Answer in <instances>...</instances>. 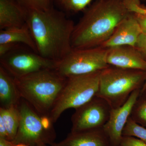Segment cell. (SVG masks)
Masks as SVG:
<instances>
[{
  "mask_svg": "<svg viewBox=\"0 0 146 146\" xmlns=\"http://www.w3.org/2000/svg\"><path fill=\"white\" fill-rule=\"evenodd\" d=\"M26 10V23L42 57L59 62L72 50L75 25L66 14L52 6L45 10Z\"/></svg>",
  "mask_w": 146,
  "mask_h": 146,
  "instance_id": "6da1fadb",
  "label": "cell"
},
{
  "mask_svg": "<svg viewBox=\"0 0 146 146\" xmlns=\"http://www.w3.org/2000/svg\"><path fill=\"white\" fill-rule=\"evenodd\" d=\"M131 12L125 0H98L84 10L72 37L74 49L101 46Z\"/></svg>",
  "mask_w": 146,
  "mask_h": 146,
  "instance_id": "7a4b0ae2",
  "label": "cell"
},
{
  "mask_svg": "<svg viewBox=\"0 0 146 146\" xmlns=\"http://www.w3.org/2000/svg\"><path fill=\"white\" fill-rule=\"evenodd\" d=\"M14 79L21 98L40 114L50 115L67 78L47 69Z\"/></svg>",
  "mask_w": 146,
  "mask_h": 146,
  "instance_id": "3957f363",
  "label": "cell"
},
{
  "mask_svg": "<svg viewBox=\"0 0 146 146\" xmlns=\"http://www.w3.org/2000/svg\"><path fill=\"white\" fill-rule=\"evenodd\" d=\"M146 71L109 65L101 71L97 96L105 100L112 108L121 106L133 91L142 89Z\"/></svg>",
  "mask_w": 146,
  "mask_h": 146,
  "instance_id": "277c9868",
  "label": "cell"
},
{
  "mask_svg": "<svg viewBox=\"0 0 146 146\" xmlns=\"http://www.w3.org/2000/svg\"><path fill=\"white\" fill-rule=\"evenodd\" d=\"M101 71L67 78L50 114L53 122H56L65 110L76 109L96 96L99 87Z\"/></svg>",
  "mask_w": 146,
  "mask_h": 146,
  "instance_id": "5b68a950",
  "label": "cell"
},
{
  "mask_svg": "<svg viewBox=\"0 0 146 146\" xmlns=\"http://www.w3.org/2000/svg\"><path fill=\"white\" fill-rule=\"evenodd\" d=\"M18 108L21 121L18 132L12 143L36 146L44 143L52 145L56 137L54 123L49 115H42L23 99Z\"/></svg>",
  "mask_w": 146,
  "mask_h": 146,
  "instance_id": "8992f818",
  "label": "cell"
},
{
  "mask_svg": "<svg viewBox=\"0 0 146 146\" xmlns=\"http://www.w3.org/2000/svg\"><path fill=\"white\" fill-rule=\"evenodd\" d=\"M108 49L101 46L74 49L58 62L56 70L64 77L82 75L99 72L109 65Z\"/></svg>",
  "mask_w": 146,
  "mask_h": 146,
  "instance_id": "52a82bcc",
  "label": "cell"
},
{
  "mask_svg": "<svg viewBox=\"0 0 146 146\" xmlns=\"http://www.w3.org/2000/svg\"><path fill=\"white\" fill-rule=\"evenodd\" d=\"M17 48L0 58L1 66L13 78H19L45 69H56L58 62L42 57L33 52Z\"/></svg>",
  "mask_w": 146,
  "mask_h": 146,
  "instance_id": "ba28073f",
  "label": "cell"
},
{
  "mask_svg": "<svg viewBox=\"0 0 146 146\" xmlns=\"http://www.w3.org/2000/svg\"><path fill=\"white\" fill-rule=\"evenodd\" d=\"M112 108L105 100L94 97L75 109L71 117V132L103 128L107 122Z\"/></svg>",
  "mask_w": 146,
  "mask_h": 146,
  "instance_id": "9c48e42d",
  "label": "cell"
},
{
  "mask_svg": "<svg viewBox=\"0 0 146 146\" xmlns=\"http://www.w3.org/2000/svg\"><path fill=\"white\" fill-rule=\"evenodd\" d=\"M141 92V89L133 91L124 104L121 107L111 110L109 119L103 127L111 146H120L123 130Z\"/></svg>",
  "mask_w": 146,
  "mask_h": 146,
  "instance_id": "30bf717a",
  "label": "cell"
},
{
  "mask_svg": "<svg viewBox=\"0 0 146 146\" xmlns=\"http://www.w3.org/2000/svg\"><path fill=\"white\" fill-rule=\"evenodd\" d=\"M142 33L136 15L131 12L120 23L112 35L101 46L107 49L122 46L135 47Z\"/></svg>",
  "mask_w": 146,
  "mask_h": 146,
  "instance_id": "8fae6325",
  "label": "cell"
},
{
  "mask_svg": "<svg viewBox=\"0 0 146 146\" xmlns=\"http://www.w3.org/2000/svg\"><path fill=\"white\" fill-rule=\"evenodd\" d=\"M108 64L122 69L146 71V61L136 47L122 46L108 49Z\"/></svg>",
  "mask_w": 146,
  "mask_h": 146,
  "instance_id": "7c38bea8",
  "label": "cell"
},
{
  "mask_svg": "<svg viewBox=\"0 0 146 146\" xmlns=\"http://www.w3.org/2000/svg\"><path fill=\"white\" fill-rule=\"evenodd\" d=\"M54 146H111L103 127L70 132L66 138Z\"/></svg>",
  "mask_w": 146,
  "mask_h": 146,
  "instance_id": "4fadbf2b",
  "label": "cell"
},
{
  "mask_svg": "<svg viewBox=\"0 0 146 146\" xmlns=\"http://www.w3.org/2000/svg\"><path fill=\"white\" fill-rule=\"evenodd\" d=\"M26 10L17 0H0L1 30L23 26L26 24Z\"/></svg>",
  "mask_w": 146,
  "mask_h": 146,
  "instance_id": "5bb4252c",
  "label": "cell"
},
{
  "mask_svg": "<svg viewBox=\"0 0 146 146\" xmlns=\"http://www.w3.org/2000/svg\"><path fill=\"white\" fill-rule=\"evenodd\" d=\"M21 98L14 78L0 65V108L18 106Z\"/></svg>",
  "mask_w": 146,
  "mask_h": 146,
  "instance_id": "9a60e30c",
  "label": "cell"
},
{
  "mask_svg": "<svg viewBox=\"0 0 146 146\" xmlns=\"http://www.w3.org/2000/svg\"><path fill=\"white\" fill-rule=\"evenodd\" d=\"M6 43L23 44L37 53L35 42L26 23L23 26L1 30L0 44Z\"/></svg>",
  "mask_w": 146,
  "mask_h": 146,
  "instance_id": "2e32d148",
  "label": "cell"
},
{
  "mask_svg": "<svg viewBox=\"0 0 146 146\" xmlns=\"http://www.w3.org/2000/svg\"><path fill=\"white\" fill-rule=\"evenodd\" d=\"M0 117L2 118L6 128L7 140L12 142L17 134L21 121L18 106L7 108H0Z\"/></svg>",
  "mask_w": 146,
  "mask_h": 146,
  "instance_id": "e0dca14e",
  "label": "cell"
},
{
  "mask_svg": "<svg viewBox=\"0 0 146 146\" xmlns=\"http://www.w3.org/2000/svg\"><path fill=\"white\" fill-rule=\"evenodd\" d=\"M92 0H54L55 3L65 13H76L85 10Z\"/></svg>",
  "mask_w": 146,
  "mask_h": 146,
  "instance_id": "ac0fdd59",
  "label": "cell"
},
{
  "mask_svg": "<svg viewBox=\"0 0 146 146\" xmlns=\"http://www.w3.org/2000/svg\"><path fill=\"white\" fill-rule=\"evenodd\" d=\"M130 117L133 121L146 128V98L140 94L134 104Z\"/></svg>",
  "mask_w": 146,
  "mask_h": 146,
  "instance_id": "d6986e66",
  "label": "cell"
},
{
  "mask_svg": "<svg viewBox=\"0 0 146 146\" xmlns=\"http://www.w3.org/2000/svg\"><path fill=\"white\" fill-rule=\"evenodd\" d=\"M122 135L136 137L146 143V128L133 121L130 117L124 128Z\"/></svg>",
  "mask_w": 146,
  "mask_h": 146,
  "instance_id": "ffe728a7",
  "label": "cell"
},
{
  "mask_svg": "<svg viewBox=\"0 0 146 146\" xmlns=\"http://www.w3.org/2000/svg\"><path fill=\"white\" fill-rule=\"evenodd\" d=\"M25 9L45 10L52 6V0H17Z\"/></svg>",
  "mask_w": 146,
  "mask_h": 146,
  "instance_id": "44dd1931",
  "label": "cell"
},
{
  "mask_svg": "<svg viewBox=\"0 0 146 146\" xmlns=\"http://www.w3.org/2000/svg\"><path fill=\"white\" fill-rule=\"evenodd\" d=\"M120 146H146V143L133 136H123Z\"/></svg>",
  "mask_w": 146,
  "mask_h": 146,
  "instance_id": "7402d4cb",
  "label": "cell"
},
{
  "mask_svg": "<svg viewBox=\"0 0 146 146\" xmlns=\"http://www.w3.org/2000/svg\"><path fill=\"white\" fill-rule=\"evenodd\" d=\"M135 47L146 61V33L141 35Z\"/></svg>",
  "mask_w": 146,
  "mask_h": 146,
  "instance_id": "603a6c76",
  "label": "cell"
},
{
  "mask_svg": "<svg viewBox=\"0 0 146 146\" xmlns=\"http://www.w3.org/2000/svg\"><path fill=\"white\" fill-rule=\"evenodd\" d=\"M18 44L6 43L0 44V58L4 56L13 50L18 48Z\"/></svg>",
  "mask_w": 146,
  "mask_h": 146,
  "instance_id": "cb8c5ba5",
  "label": "cell"
},
{
  "mask_svg": "<svg viewBox=\"0 0 146 146\" xmlns=\"http://www.w3.org/2000/svg\"><path fill=\"white\" fill-rule=\"evenodd\" d=\"M134 13L140 24L143 33H146V14Z\"/></svg>",
  "mask_w": 146,
  "mask_h": 146,
  "instance_id": "d4e9b609",
  "label": "cell"
},
{
  "mask_svg": "<svg viewBox=\"0 0 146 146\" xmlns=\"http://www.w3.org/2000/svg\"><path fill=\"white\" fill-rule=\"evenodd\" d=\"M0 138L7 140V133L5 124L2 118L0 117Z\"/></svg>",
  "mask_w": 146,
  "mask_h": 146,
  "instance_id": "484cf974",
  "label": "cell"
},
{
  "mask_svg": "<svg viewBox=\"0 0 146 146\" xmlns=\"http://www.w3.org/2000/svg\"><path fill=\"white\" fill-rule=\"evenodd\" d=\"M13 145L11 141L5 138H0V146H11Z\"/></svg>",
  "mask_w": 146,
  "mask_h": 146,
  "instance_id": "4316f807",
  "label": "cell"
},
{
  "mask_svg": "<svg viewBox=\"0 0 146 146\" xmlns=\"http://www.w3.org/2000/svg\"><path fill=\"white\" fill-rule=\"evenodd\" d=\"M146 89V78L145 80V82H144V84L143 85V87H142V89L141 90V93H142L143 91H145V90Z\"/></svg>",
  "mask_w": 146,
  "mask_h": 146,
  "instance_id": "83f0119b",
  "label": "cell"
},
{
  "mask_svg": "<svg viewBox=\"0 0 146 146\" xmlns=\"http://www.w3.org/2000/svg\"><path fill=\"white\" fill-rule=\"evenodd\" d=\"M11 146H30L28 145H27V144L24 143H18L17 144H15V145H13Z\"/></svg>",
  "mask_w": 146,
  "mask_h": 146,
  "instance_id": "f1b7e54d",
  "label": "cell"
},
{
  "mask_svg": "<svg viewBox=\"0 0 146 146\" xmlns=\"http://www.w3.org/2000/svg\"><path fill=\"white\" fill-rule=\"evenodd\" d=\"M36 146H54L53 145H47V144H44V143H40L38 144V145H37Z\"/></svg>",
  "mask_w": 146,
  "mask_h": 146,
  "instance_id": "f546056e",
  "label": "cell"
},
{
  "mask_svg": "<svg viewBox=\"0 0 146 146\" xmlns=\"http://www.w3.org/2000/svg\"><path fill=\"white\" fill-rule=\"evenodd\" d=\"M141 95L142 96H144V97H145L146 98V89L144 91H143L142 93H141Z\"/></svg>",
  "mask_w": 146,
  "mask_h": 146,
  "instance_id": "4dcf8cb0",
  "label": "cell"
},
{
  "mask_svg": "<svg viewBox=\"0 0 146 146\" xmlns=\"http://www.w3.org/2000/svg\"><path fill=\"white\" fill-rule=\"evenodd\" d=\"M145 8H146V7H145Z\"/></svg>",
  "mask_w": 146,
  "mask_h": 146,
  "instance_id": "1f68e13d",
  "label": "cell"
}]
</instances>
